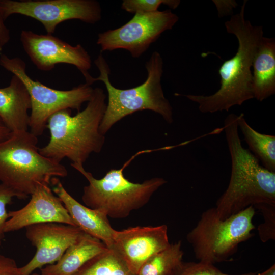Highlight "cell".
Segmentation results:
<instances>
[{
  "label": "cell",
  "mask_w": 275,
  "mask_h": 275,
  "mask_svg": "<svg viewBox=\"0 0 275 275\" xmlns=\"http://www.w3.org/2000/svg\"><path fill=\"white\" fill-rule=\"evenodd\" d=\"M38 138L28 130L12 132L0 142V183L17 198L25 199L41 184L50 185L53 178L67 176L66 167L40 153Z\"/></svg>",
  "instance_id": "cell-5"
},
{
  "label": "cell",
  "mask_w": 275,
  "mask_h": 275,
  "mask_svg": "<svg viewBox=\"0 0 275 275\" xmlns=\"http://www.w3.org/2000/svg\"><path fill=\"white\" fill-rule=\"evenodd\" d=\"M0 10L5 20L13 14L29 17L39 21L49 34L66 20L94 24L102 18L101 7L95 0H0Z\"/></svg>",
  "instance_id": "cell-9"
},
{
  "label": "cell",
  "mask_w": 275,
  "mask_h": 275,
  "mask_svg": "<svg viewBox=\"0 0 275 275\" xmlns=\"http://www.w3.org/2000/svg\"><path fill=\"white\" fill-rule=\"evenodd\" d=\"M107 249L101 240L84 232L56 263L41 268L40 275H71L89 260Z\"/></svg>",
  "instance_id": "cell-18"
},
{
  "label": "cell",
  "mask_w": 275,
  "mask_h": 275,
  "mask_svg": "<svg viewBox=\"0 0 275 275\" xmlns=\"http://www.w3.org/2000/svg\"><path fill=\"white\" fill-rule=\"evenodd\" d=\"M253 273L230 274L223 272L213 264L202 261H183L170 275H251Z\"/></svg>",
  "instance_id": "cell-24"
},
{
  "label": "cell",
  "mask_w": 275,
  "mask_h": 275,
  "mask_svg": "<svg viewBox=\"0 0 275 275\" xmlns=\"http://www.w3.org/2000/svg\"><path fill=\"white\" fill-rule=\"evenodd\" d=\"M238 120V115L232 113L224 122L231 170L229 184L215 207L222 219L250 206L275 203V172L266 169L249 149L243 147Z\"/></svg>",
  "instance_id": "cell-2"
},
{
  "label": "cell",
  "mask_w": 275,
  "mask_h": 275,
  "mask_svg": "<svg viewBox=\"0 0 275 275\" xmlns=\"http://www.w3.org/2000/svg\"><path fill=\"white\" fill-rule=\"evenodd\" d=\"M32 275H40V274H39L38 273H33L32 274Z\"/></svg>",
  "instance_id": "cell-31"
},
{
  "label": "cell",
  "mask_w": 275,
  "mask_h": 275,
  "mask_svg": "<svg viewBox=\"0 0 275 275\" xmlns=\"http://www.w3.org/2000/svg\"><path fill=\"white\" fill-rule=\"evenodd\" d=\"M178 20V16L170 10L135 13L121 26L99 33L96 43L101 52L123 49L133 58H139Z\"/></svg>",
  "instance_id": "cell-10"
},
{
  "label": "cell",
  "mask_w": 275,
  "mask_h": 275,
  "mask_svg": "<svg viewBox=\"0 0 275 275\" xmlns=\"http://www.w3.org/2000/svg\"><path fill=\"white\" fill-rule=\"evenodd\" d=\"M246 1H244L240 11L233 15L225 23L227 31L234 35L238 41L235 54L225 61L218 73L221 78L219 89L209 96L186 95L184 96L197 103L203 113L229 111L235 105H241L254 98L252 85V65L255 54L263 37L262 26L253 25L244 17Z\"/></svg>",
  "instance_id": "cell-1"
},
{
  "label": "cell",
  "mask_w": 275,
  "mask_h": 275,
  "mask_svg": "<svg viewBox=\"0 0 275 275\" xmlns=\"http://www.w3.org/2000/svg\"><path fill=\"white\" fill-rule=\"evenodd\" d=\"M8 216L5 233L45 223L76 226L61 200L46 184L37 186L28 204L19 210L9 211Z\"/></svg>",
  "instance_id": "cell-14"
},
{
  "label": "cell",
  "mask_w": 275,
  "mask_h": 275,
  "mask_svg": "<svg viewBox=\"0 0 275 275\" xmlns=\"http://www.w3.org/2000/svg\"><path fill=\"white\" fill-rule=\"evenodd\" d=\"M251 275H275V264H273L269 268L261 273H257L254 272Z\"/></svg>",
  "instance_id": "cell-30"
},
{
  "label": "cell",
  "mask_w": 275,
  "mask_h": 275,
  "mask_svg": "<svg viewBox=\"0 0 275 275\" xmlns=\"http://www.w3.org/2000/svg\"><path fill=\"white\" fill-rule=\"evenodd\" d=\"M71 275H136L124 260L109 249L92 258Z\"/></svg>",
  "instance_id": "cell-20"
},
{
  "label": "cell",
  "mask_w": 275,
  "mask_h": 275,
  "mask_svg": "<svg viewBox=\"0 0 275 275\" xmlns=\"http://www.w3.org/2000/svg\"><path fill=\"white\" fill-rule=\"evenodd\" d=\"M106 99L104 90L97 87L86 108L75 115H71V109L52 115L46 126L49 140L39 148L40 153L58 162L66 158L72 162L71 164L84 165L92 153H99L105 139L100 125L106 108Z\"/></svg>",
  "instance_id": "cell-3"
},
{
  "label": "cell",
  "mask_w": 275,
  "mask_h": 275,
  "mask_svg": "<svg viewBox=\"0 0 275 275\" xmlns=\"http://www.w3.org/2000/svg\"><path fill=\"white\" fill-rule=\"evenodd\" d=\"M83 233L77 226L58 223L26 227V237L36 248V252L27 264L19 267L21 275H30L38 268L56 263Z\"/></svg>",
  "instance_id": "cell-12"
},
{
  "label": "cell",
  "mask_w": 275,
  "mask_h": 275,
  "mask_svg": "<svg viewBox=\"0 0 275 275\" xmlns=\"http://www.w3.org/2000/svg\"><path fill=\"white\" fill-rule=\"evenodd\" d=\"M20 38L24 51L38 69L49 71L57 64H67L75 66L85 79L90 75L91 57L81 44L72 46L52 34L29 30H22Z\"/></svg>",
  "instance_id": "cell-11"
},
{
  "label": "cell",
  "mask_w": 275,
  "mask_h": 275,
  "mask_svg": "<svg viewBox=\"0 0 275 275\" xmlns=\"http://www.w3.org/2000/svg\"><path fill=\"white\" fill-rule=\"evenodd\" d=\"M31 108L25 86L13 75L9 85L0 88V118L12 132L28 130Z\"/></svg>",
  "instance_id": "cell-16"
},
{
  "label": "cell",
  "mask_w": 275,
  "mask_h": 275,
  "mask_svg": "<svg viewBox=\"0 0 275 275\" xmlns=\"http://www.w3.org/2000/svg\"><path fill=\"white\" fill-rule=\"evenodd\" d=\"M5 20L0 10V49L2 51L11 38L10 31L5 24Z\"/></svg>",
  "instance_id": "cell-28"
},
{
  "label": "cell",
  "mask_w": 275,
  "mask_h": 275,
  "mask_svg": "<svg viewBox=\"0 0 275 275\" xmlns=\"http://www.w3.org/2000/svg\"><path fill=\"white\" fill-rule=\"evenodd\" d=\"M183 255L181 241L170 243L149 258L137 275H170L183 262Z\"/></svg>",
  "instance_id": "cell-21"
},
{
  "label": "cell",
  "mask_w": 275,
  "mask_h": 275,
  "mask_svg": "<svg viewBox=\"0 0 275 275\" xmlns=\"http://www.w3.org/2000/svg\"><path fill=\"white\" fill-rule=\"evenodd\" d=\"M2 50L0 49V54H1Z\"/></svg>",
  "instance_id": "cell-32"
},
{
  "label": "cell",
  "mask_w": 275,
  "mask_h": 275,
  "mask_svg": "<svg viewBox=\"0 0 275 275\" xmlns=\"http://www.w3.org/2000/svg\"><path fill=\"white\" fill-rule=\"evenodd\" d=\"M238 125L250 152L263 167L275 172V136L254 129L246 121L243 113L238 115Z\"/></svg>",
  "instance_id": "cell-19"
},
{
  "label": "cell",
  "mask_w": 275,
  "mask_h": 275,
  "mask_svg": "<svg viewBox=\"0 0 275 275\" xmlns=\"http://www.w3.org/2000/svg\"><path fill=\"white\" fill-rule=\"evenodd\" d=\"M180 3L179 0H124L121 4V8L131 13H147L158 11L161 5L175 9Z\"/></svg>",
  "instance_id": "cell-23"
},
{
  "label": "cell",
  "mask_w": 275,
  "mask_h": 275,
  "mask_svg": "<svg viewBox=\"0 0 275 275\" xmlns=\"http://www.w3.org/2000/svg\"><path fill=\"white\" fill-rule=\"evenodd\" d=\"M0 275H21L13 259L0 254Z\"/></svg>",
  "instance_id": "cell-26"
},
{
  "label": "cell",
  "mask_w": 275,
  "mask_h": 275,
  "mask_svg": "<svg viewBox=\"0 0 275 275\" xmlns=\"http://www.w3.org/2000/svg\"><path fill=\"white\" fill-rule=\"evenodd\" d=\"M99 75L92 77L89 85L102 81L108 95L106 108L100 125V132L105 134L118 122L137 111L150 110L159 114L168 123L173 122V108L165 97L161 79L163 73V59L160 54L154 51L145 63L147 77L141 85L130 89H120L111 84L109 67L102 54L95 60Z\"/></svg>",
  "instance_id": "cell-4"
},
{
  "label": "cell",
  "mask_w": 275,
  "mask_h": 275,
  "mask_svg": "<svg viewBox=\"0 0 275 275\" xmlns=\"http://www.w3.org/2000/svg\"><path fill=\"white\" fill-rule=\"evenodd\" d=\"M51 184L52 191L61 200L76 226L111 248L116 230L107 215L78 202L68 193L58 178H53Z\"/></svg>",
  "instance_id": "cell-15"
},
{
  "label": "cell",
  "mask_w": 275,
  "mask_h": 275,
  "mask_svg": "<svg viewBox=\"0 0 275 275\" xmlns=\"http://www.w3.org/2000/svg\"><path fill=\"white\" fill-rule=\"evenodd\" d=\"M254 98L262 102L275 93V39L263 37L252 65Z\"/></svg>",
  "instance_id": "cell-17"
},
{
  "label": "cell",
  "mask_w": 275,
  "mask_h": 275,
  "mask_svg": "<svg viewBox=\"0 0 275 275\" xmlns=\"http://www.w3.org/2000/svg\"><path fill=\"white\" fill-rule=\"evenodd\" d=\"M0 65L19 78L25 86L31 102L29 128L37 137L43 133L52 115L64 109L79 112L82 104L89 101L93 92L94 88L86 83L70 90H60L34 80L27 74L26 64L19 57L10 58L1 53Z\"/></svg>",
  "instance_id": "cell-8"
},
{
  "label": "cell",
  "mask_w": 275,
  "mask_h": 275,
  "mask_svg": "<svg viewBox=\"0 0 275 275\" xmlns=\"http://www.w3.org/2000/svg\"><path fill=\"white\" fill-rule=\"evenodd\" d=\"M253 207L262 214L264 219L257 228L260 239L263 242L275 240V203H263Z\"/></svg>",
  "instance_id": "cell-22"
},
{
  "label": "cell",
  "mask_w": 275,
  "mask_h": 275,
  "mask_svg": "<svg viewBox=\"0 0 275 275\" xmlns=\"http://www.w3.org/2000/svg\"><path fill=\"white\" fill-rule=\"evenodd\" d=\"M12 133L11 131L7 127L0 118V142L9 138Z\"/></svg>",
  "instance_id": "cell-29"
},
{
  "label": "cell",
  "mask_w": 275,
  "mask_h": 275,
  "mask_svg": "<svg viewBox=\"0 0 275 275\" xmlns=\"http://www.w3.org/2000/svg\"><path fill=\"white\" fill-rule=\"evenodd\" d=\"M166 225L129 227L115 232L113 249L137 275L151 256L170 245Z\"/></svg>",
  "instance_id": "cell-13"
},
{
  "label": "cell",
  "mask_w": 275,
  "mask_h": 275,
  "mask_svg": "<svg viewBox=\"0 0 275 275\" xmlns=\"http://www.w3.org/2000/svg\"><path fill=\"white\" fill-rule=\"evenodd\" d=\"M149 152L146 150L135 153L121 168L111 169L101 179L95 178L83 165L71 164L89 182L83 189L82 201L85 205L117 219L125 218L132 211L145 206L166 180L155 177L142 183H134L125 178L123 171L136 156Z\"/></svg>",
  "instance_id": "cell-6"
},
{
  "label": "cell",
  "mask_w": 275,
  "mask_h": 275,
  "mask_svg": "<svg viewBox=\"0 0 275 275\" xmlns=\"http://www.w3.org/2000/svg\"><path fill=\"white\" fill-rule=\"evenodd\" d=\"M255 214L252 206L224 219L218 217L215 207L203 212L196 226L186 235L195 257L213 264L229 260L238 245L252 236Z\"/></svg>",
  "instance_id": "cell-7"
},
{
  "label": "cell",
  "mask_w": 275,
  "mask_h": 275,
  "mask_svg": "<svg viewBox=\"0 0 275 275\" xmlns=\"http://www.w3.org/2000/svg\"><path fill=\"white\" fill-rule=\"evenodd\" d=\"M14 197L17 198L14 191L5 185L0 183V245L5 237L4 227L9 218L7 206L11 204Z\"/></svg>",
  "instance_id": "cell-25"
},
{
  "label": "cell",
  "mask_w": 275,
  "mask_h": 275,
  "mask_svg": "<svg viewBox=\"0 0 275 275\" xmlns=\"http://www.w3.org/2000/svg\"><path fill=\"white\" fill-rule=\"evenodd\" d=\"M220 17L229 15L237 6L235 1H213Z\"/></svg>",
  "instance_id": "cell-27"
}]
</instances>
